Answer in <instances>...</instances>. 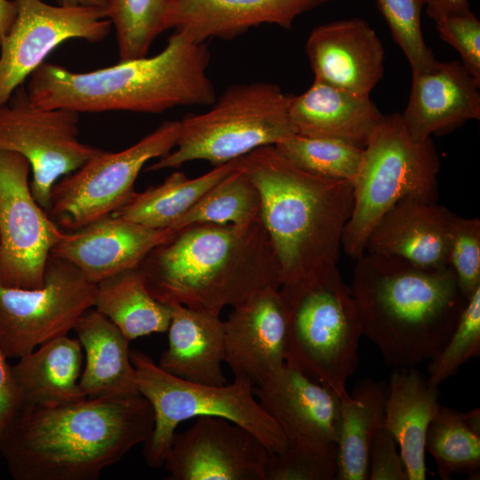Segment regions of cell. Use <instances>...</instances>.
Returning <instances> with one entry per match:
<instances>
[{
    "label": "cell",
    "instance_id": "6da1fadb",
    "mask_svg": "<svg viewBox=\"0 0 480 480\" xmlns=\"http://www.w3.org/2000/svg\"><path fill=\"white\" fill-rule=\"evenodd\" d=\"M152 405L142 395L23 405L0 437L15 480H96L149 437Z\"/></svg>",
    "mask_w": 480,
    "mask_h": 480
},
{
    "label": "cell",
    "instance_id": "7a4b0ae2",
    "mask_svg": "<svg viewBox=\"0 0 480 480\" xmlns=\"http://www.w3.org/2000/svg\"><path fill=\"white\" fill-rule=\"evenodd\" d=\"M138 269L158 301L216 316L280 287L277 259L261 220L246 227H187L150 251Z\"/></svg>",
    "mask_w": 480,
    "mask_h": 480
},
{
    "label": "cell",
    "instance_id": "3957f363",
    "mask_svg": "<svg viewBox=\"0 0 480 480\" xmlns=\"http://www.w3.org/2000/svg\"><path fill=\"white\" fill-rule=\"evenodd\" d=\"M261 196V221L272 243L279 289L312 284L337 269L354 203L353 184L300 169L273 145L243 156Z\"/></svg>",
    "mask_w": 480,
    "mask_h": 480
},
{
    "label": "cell",
    "instance_id": "277c9868",
    "mask_svg": "<svg viewBox=\"0 0 480 480\" xmlns=\"http://www.w3.org/2000/svg\"><path fill=\"white\" fill-rule=\"evenodd\" d=\"M350 290L363 335L393 368L434 358L467 304L450 267L426 269L404 260L364 252Z\"/></svg>",
    "mask_w": 480,
    "mask_h": 480
},
{
    "label": "cell",
    "instance_id": "5b68a950",
    "mask_svg": "<svg viewBox=\"0 0 480 480\" xmlns=\"http://www.w3.org/2000/svg\"><path fill=\"white\" fill-rule=\"evenodd\" d=\"M210 57L206 43L176 30L152 57L82 73L44 62L30 76L27 92L37 107L77 113H162L212 105L216 92L207 73Z\"/></svg>",
    "mask_w": 480,
    "mask_h": 480
},
{
    "label": "cell",
    "instance_id": "8992f818",
    "mask_svg": "<svg viewBox=\"0 0 480 480\" xmlns=\"http://www.w3.org/2000/svg\"><path fill=\"white\" fill-rule=\"evenodd\" d=\"M292 96L267 82L229 86L211 109L179 121L175 149L147 171L178 168L194 160L217 166L277 144L296 133L289 116Z\"/></svg>",
    "mask_w": 480,
    "mask_h": 480
},
{
    "label": "cell",
    "instance_id": "52a82bcc",
    "mask_svg": "<svg viewBox=\"0 0 480 480\" xmlns=\"http://www.w3.org/2000/svg\"><path fill=\"white\" fill-rule=\"evenodd\" d=\"M130 357L139 392L154 411V428L143 449L150 468L164 467L178 425L198 416H218L239 424L257 436L269 453L287 449L284 434L260 405L249 381L235 379L221 386L197 384L165 372L141 351H131Z\"/></svg>",
    "mask_w": 480,
    "mask_h": 480
},
{
    "label": "cell",
    "instance_id": "ba28073f",
    "mask_svg": "<svg viewBox=\"0 0 480 480\" xmlns=\"http://www.w3.org/2000/svg\"><path fill=\"white\" fill-rule=\"evenodd\" d=\"M278 292L287 315L285 364L331 388L340 400L347 397L363 335L350 287L337 268L308 286Z\"/></svg>",
    "mask_w": 480,
    "mask_h": 480
},
{
    "label": "cell",
    "instance_id": "9c48e42d",
    "mask_svg": "<svg viewBox=\"0 0 480 480\" xmlns=\"http://www.w3.org/2000/svg\"><path fill=\"white\" fill-rule=\"evenodd\" d=\"M440 160L432 139L415 141L399 113L383 116L364 148L353 183L354 203L341 247L357 259L371 231L396 203L406 196L436 201Z\"/></svg>",
    "mask_w": 480,
    "mask_h": 480
},
{
    "label": "cell",
    "instance_id": "30bf717a",
    "mask_svg": "<svg viewBox=\"0 0 480 480\" xmlns=\"http://www.w3.org/2000/svg\"><path fill=\"white\" fill-rule=\"evenodd\" d=\"M179 121H166L132 146L100 150L53 185L47 213L62 230L73 231L111 215L136 192L134 184L147 162L175 147Z\"/></svg>",
    "mask_w": 480,
    "mask_h": 480
},
{
    "label": "cell",
    "instance_id": "8fae6325",
    "mask_svg": "<svg viewBox=\"0 0 480 480\" xmlns=\"http://www.w3.org/2000/svg\"><path fill=\"white\" fill-rule=\"evenodd\" d=\"M97 284L72 263L49 257L44 284L37 289L0 284V348L6 358H20L74 330L94 307Z\"/></svg>",
    "mask_w": 480,
    "mask_h": 480
},
{
    "label": "cell",
    "instance_id": "7c38bea8",
    "mask_svg": "<svg viewBox=\"0 0 480 480\" xmlns=\"http://www.w3.org/2000/svg\"><path fill=\"white\" fill-rule=\"evenodd\" d=\"M78 121L77 112L34 105L21 87L12 104L0 107V150L28 161L32 195L46 212L56 181L101 150L79 140Z\"/></svg>",
    "mask_w": 480,
    "mask_h": 480
},
{
    "label": "cell",
    "instance_id": "4fadbf2b",
    "mask_svg": "<svg viewBox=\"0 0 480 480\" xmlns=\"http://www.w3.org/2000/svg\"><path fill=\"white\" fill-rule=\"evenodd\" d=\"M28 161L0 150V284L37 289L62 229L34 198Z\"/></svg>",
    "mask_w": 480,
    "mask_h": 480
},
{
    "label": "cell",
    "instance_id": "5bb4252c",
    "mask_svg": "<svg viewBox=\"0 0 480 480\" xmlns=\"http://www.w3.org/2000/svg\"><path fill=\"white\" fill-rule=\"evenodd\" d=\"M13 1L16 17L0 43V107L63 42L75 38L100 42L112 27L104 9Z\"/></svg>",
    "mask_w": 480,
    "mask_h": 480
},
{
    "label": "cell",
    "instance_id": "9a60e30c",
    "mask_svg": "<svg viewBox=\"0 0 480 480\" xmlns=\"http://www.w3.org/2000/svg\"><path fill=\"white\" fill-rule=\"evenodd\" d=\"M269 452L239 424L198 416L173 436L164 467L170 480H267Z\"/></svg>",
    "mask_w": 480,
    "mask_h": 480
},
{
    "label": "cell",
    "instance_id": "2e32d148",
    "mask_svg": "<svg viewBox=\"0 0 480 480\" xmlns=\"http://www.w3.org/2000/svg\"><path fill=\"white\" fill-rule=\"evenodd\" d=\"M253 393L282 429L288 446L337 449L340 400L331 388L285 364L253 387Z\"/></svg>",
    "mask_w": 480,
    "mask_h": 480
},
{
    "label": "cell",
    "instance_id": "e0dca14e",
    "mask_svg": "<svg viewBox=\"0 0 480 480\" xmlns=\"http://www.w3.org/2000/svg\"><path fill=\"white\" fill-rule=\"evenodd\" d=\"M224 322V362L235 379L261 384L286 361L287 315L276 288L233 308Z\"/></svg>",
    "mask_w": 480,
    "mask_h": 480
},
{
    "label": "cell",
    "instance_id": "ac0fdd59",
    "mask_svg": "<svg viewBox=\"0 0 480 480\" xmlns=\"http://www.w3.org/2000/svg\"><path fill=\"white\" fill-rule=\"evenodd\" d=\"M174 235L170 229L152 228L109 215L76 230H63L51 256L72 263L97 284L138 268L150 251Z\"/></svg>",
    "mask_w": 480,
    "mask_h": 480
},
{
    "label": "cell",
    "instance_id": "d6986e66",
    "mask_svg": "<svg viewBox=\"0 0 480 480\" xmlns=\"http://www.w3.org/2000/svg\"><path fill=\"white\" fill-rule=\"evenodd\" d=\"M305 52L314 79L370 95L384 75L385 51L370 24L360 18L318 25Z\"/></svg>",
    "mask_w": 480,
    "mask_h": 480
},
{
    "label": "cell",
    "instance_id": "ffe728a7",
    "mask_svg": "<svg viewBox=\"0 0 480 480\" xmlns=\"http://www.w3.org/2000/svg\"><path fill=\"white\" fill-rule=\"evenodd\" d=\"M453 215L436 201L406 196L376 223L364 252L398 258L426 269L448 268Z\"/></svg>",
    "mask_w": 480,
    "mask_h": 480
},
{
    "label": "cell",
    "instance_id": "44dd1931",
    "mask_svg": "<svg viewBox=\"0 0 480 480\" xmlns=\"http://www.w3.org/2000/svg\"><path fill=\"white\" fill-rule=\"evenodd\" d=\"M480 82L460 61H437L429 70L412 73L408 104L401 114L409 136L424 141L432 135L480 118Z\"/></svg>",
    "mask_w": 480,
    "mask_h": 480
},
{
    "label": "cell",
    "instance_id": "7402d4cb",
    "mask_svg": "<svg viewBox=\"0 0 480 480\" xmlns=\"http://www.w3.org/2000/svg\"><path fill=\"white\" fill-rule=\"evenodd\" d=\"M328 1L175 0L171 27L197 43L228 40L261 24L291 28L299 15Z\"/></svg>",
    "mask_w": 480,
    "mask_h": 480
},
{
    "label": "cell",
    "instance_id": "603a6c76",
    "mask_svg": "<svg viewBox=\"0 0 480 480\" xmlns=\"http://www.w3.org/2000/svg\"><path fill=\"white\" fill-rule=\"evenodd\" d=\"M289 116L298 134L337 139L364 148L383 115L370 95L314 79L306 92L292 96Z\"/></svg>",
    "mask_w": 480,
    "mask_h": 480
},
{
    "label": "cell",
    "instance_id": "cb8c5ba5",
    "mask_svg": "<svg viewBox=\"0 0 480 480\" xmlns=\"http://www.w3.org/2000/svg\"><path fill=\"white\" fill-rule=\"evenodd\" d=\"M388 388L383 425L399 446L408 480H425L427 432L441 407L438 388L416 366L393 368Z\"/></svg>",
    "mask_w": 480,
    "mask_h": 480
},
{
    "label": "cell",
    "instance_id": "d4e9b609",
    "mask_svg": "<svg viewBox=\"0 0 480 480\" xmlns=\"http://www.w3.org/2000/svg\"><path fill=\"white\" fill-rule=\"evenodd\" d=\"M168 328V347L157 365L181 380L212 386L227 384L224 322L220 316L175 304Z\"/></svg>",
    "mask_w": 480,
    "mask_h": 480
},
{
    "label": "cell",
    "instance_id": "484cf974",
    "mask_svg": "<svg viewBox=\"0 0 480 480\" xmlns=\"http://www.w3.org/2000/svg\"><path fill=\"white\" fill-rule=\"evenodd\" d=\"M85 353L79 388L86 397L140 395L129 342L120 329L96 309H88L74 327Z\"/></svg>",
    "mask_w": 480,
    "mask_h": 480
},
{
    "label": "cell",
    "instance_id": "4316f807",
    "mask_svg": "<svg viewBox=\"0 0 480 480\" xmlns=\"http://www.w3.org/2000/svg\"><path fill=\"white\" fill-rule=\"evenodd\" d=\"M82 346L68 335L53 339L11 366L21 406H55L86 398L79 388Z\"/></svg>",
    "mask_w": 480,
    "mask_h": 480
},
{
    "label": "cell",
    "instance_id": "83f0119b",
    "mask_svg": "<svg viewBox=\"0 0 480 480\" xmlns=\"http://www.w3.org/2000/svg\"><path fill=\"white\" fill-rule=\"evenodd\" d=\"M388 391V383L364 379L340 400L336 479H368L370 451L383 425Z\"/></svg>",
    "mask_w": 480,
    "mask_h": 480
},
{
    "label": "cell",
    "instance_id": "f1b7e54d",
    "mask_svg": "<svg viewBox=\"0 0 480 480\" xmlns=\"http://www.w3.org/2000/svg\"><path fill=\"white\" fill-rule=\"evenodd\" d=\"M242 157L217 165L194 179L181 172H172L161 184L135 192L111 215L152 228L169 229L206 191L241 167Z\"/></svg>",
    "mask_w": 480,
    "mask_h": 480
},
{
    "label": "cell",
    "instance_id": "f546056e",
    "mask_svg": "<svg viewBox=\"0 0 480 480\" xmlns=\"http://www.w3.org/2000/svg\"><path fill=\"white\" fill-rule=\"evenodd\" d=\"M94 308L130 341L167 332L172 314L171 306L150 294L138 268L98 283Z\"/></svg>",
    "mask_w": 480,
    "mask_h": 480
},
{
    "label": "cell",
    "instance_id": "4dcf8cb0",
    "mask_svg": "<svg viewBox=\"0 0 480 480\" xmlns=\"http://www.w3.org/2000/svg\"><path fill=\"white\" fill-rule=\"evenodd\" d=\"M426 451L435 459L444 480L451 479L453 474L479 476V408L461 412L441 405L428 427Z\"/></svg>",
    "mask_w": 480,
    "mask_h": 480
},
{
    "label": "cell",
    "instance_id": "1f68e13d",
    "mask_svg": "<svg viewBox=\"0 0 480 480\" xmlns=\"http://www.w3.org/2000/svg\"><path fill=\"white\" fill-rule=\"evenodd\" d=\"M261 207L260 191L242 164L206 191L169 229L177 233L202 223L246 227L261 220Z\"/></svg>",
    "mask_w": 480,
    "mask_h": 480
},
{
    "label": "cell",
    "instance_id": "d6a6232c",
    "mask_svg": "<svg viewBox=\"0 0 480 480\" xmlns=\"http://www.w3.org/2000/svg\"><path fill=\"white\" fill-rule=\"evenodd\" d=\"M175 0H107V15L116 30L120 60L147 56L151 44L172 28Z\"/></svg>",
    "mask_w": 480,
    "mask_h": 480
},
{
    "label": "cell",
    "instance_id": "836d02e7",
    "mask_svg": "<svg viewBox=\"0 0 480 480\" xmlns=\"http://www.w3.org/2000/svg\"><path fill=\"white\" fill-rule=\"evenodd\" d=\"M274 146L283 156L303 171L352 184L364 157L363 148L332 138L295 133Z\"/></svg>",
    "mask_w": 480,
    "mask_h": 480
},
{
    "label": "cell",
    "instance_id": "e575fe53",
    "mask_svg": "<svg viewBox=\"0 0 480 480\" xmlns=\"http://www.w3.org/2000/svg\"><path fill=\"white\" fill-rule=\"evenodd\" d=\"M480 354V287L468 299L459 321L441 351L428 365V383L438 388L462 364Z\"/></svg>",
    "mask_w": 480,
    "mask_h": 480
},
{
    "label": "cell",
    "instance_id": "d590c367",
    "mask_svg": "<svg viewBox=\"0 0 480 480\" xmlns=\"http://www.w3.org/2000/svg\"><path fill=\"white\" fill-rule=\"evenodd\" d=\"M425 4L426 0H377L393 39L407 58L412 73L428 71L438 61L422 35L421 11Z\"/></svg>",
    "mask_w": 480,
    "mask_h": 480
},
{
    "label": "cell",
    "instance_id": "8d00e7d4",
    "mask_svg": "<svg viewBox=\"0 0 480 480\" xmlns=\"http://www.w3.org/2000/svg\"><path fill=\"white\" fill-rule=\"evenodd\" d=\"M448 265L459 288L468 299L480 287V220L453 215L448 251Z\"/></svg>",
    "mask_w": 480,
    "mask_h": 480
},
{
    "label": "cell",
    "instance_id": "74e56055",
    "mask_svg": "<svg viewBox=\"0 0 480 480\" xmlns=\"http://www.w3.org/2000/svg\"><path fill=\"white\" fill-rule=\"evenodd\" d=\"M337 449L308 450L288 446L281 453H269L267 480H334Z\"/></svg>",
    "mask_w": 480,
    "mask_h": 480
},
{
    "label": "cell",
    "instance_id": "f35d334b",
    "mask_svg": "<svg viewBox=\"0 0 480 480\" xmlns=\"http://www.w3.org/2000/svg\"><path fill=\"white\" fill-rule=\"evenodd\" d=\"M441 38L459 52L461 63L480 82V22L471 11L433 19Z\"/></svg>",
    "mask_w": 480,
    "mask_h": 480
},
{
    "label": "cell",
    "instance_id": "ab89813d",
    "mask_svg": "<svg viewBox=\"0 0 480 480\" xmlns=\"http://www.w3.org/2000/svg\"><path fill=\"white\" fill-rule=\"evenodd\" d=\"M391 433L382 425L370 451L368 479L408 480V476Z\"/></svg>",
    "mask_w": 480,
    "mask_h": 480
},
{
    "label": "cell",
    "instance_id": "60d3db41",
    "mask_svg": "<svg viewBox=\"0 0 480 480\" xmlns=\"http://www.w3.org/2000/svg\"><path fill=\"white\" fill-rule=\"evenodd\" d=\"M0 348V437L21 407L11 365Z\"/></svg>",
    "mask_w": 480,
    "mask_h": 480
},
{
    "label": "cell",
    "instance_id": "b9f144b4",
    "mask_svg": "<svg viewBox=\"0 0 480 480\" xmlns=\"http://www.w3.org/2000/svg\"><path fill=\"white\" fill-rule=\"evenodd\" d=\"M426 4L432 20L444 14L470 11L468 0H426Z\"/></svg>",
    "mask_w": 480,
    "mask_h": 480
},
{
    "label": "cell",
    "instance_id": "7bdbcfd3",
    "mask_svg": "<svg viewBox=\"0 0 480 480\" xmlns=\"http://www.w3.org/2000/svg\"><path fill=\"white\" fill-rule=\"evenodd\" d=\"M17 10L13 0H0V43L12 27Z\"/></svg>",
    "mask_w": 480,
    "mask_h": 480
},
{
    "label": "cell",
    "instance_id": "ee69618b",
    "mask_svg": "<svg viewBox=\"0 0 480 480\" xmlns=\"http://www.w3.org/2000/svg\"><path fill=\"white\" fill-rule=\"evenodd\" d=\"M59 4L107 9V0H57Z\"/></svg>",
    "mask_w": 480,
    "mask_h": 480
}]
</instances>
